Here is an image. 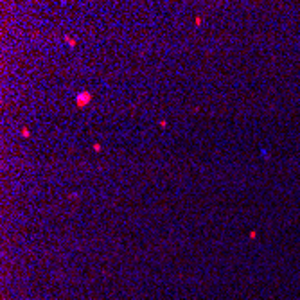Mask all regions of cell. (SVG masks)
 Masks as SVG:
<instances>
[{
    "mask_svg": "<svg viewBox=\"0 0 300 300\" xmlns=\"http://www.w3.org/2000/svg\"><path fill=\"white\" fill-rule=\"evenodd\" d=\"M90 101H92V94H90V92H79V94L76 95V104L79 106V108L86 106Z\"/></svg>",
    "mask_w": 300,
    "mask_h": 300,
    "instance_id": "1",
    "label": "cell"
},
{
    "mask_svg": "<svg viewBox=\"0 0 300 300\" xmlns=\"http://www.w3.org/2000/svg\"><path fill=\"white\" fill-rule=\"evenodd\" d=\"M63 40H65V43L68 45V47H76V40H74V38H70L68 34L63 36Z\"/></svg>",
    "mask_w": 300,
    "mask_h": 300,
    "instance_id": "2",
    "label": "cell"
},
{
    "mask_svg": "<svg viewBox=\"0 0 300 300\" xmlns=\"http://www.w3.org/2000/svg\"><path fill=\"white\" fill-rule=\"evenodd\" d=\"M22 135H24V137H29V130H27V128H24V130H22Z\"/></svg>",
    "mask_w": 300,
    "mask_h": 300,
    "instance_id": "3",
    "label": "cell"
}]
</instances>
